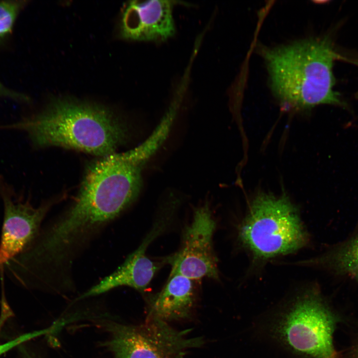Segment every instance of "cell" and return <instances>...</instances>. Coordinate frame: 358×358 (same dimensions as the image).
Here are the masks:
<instances>
[{
  "label": "cell",
  "instance_id": "6",
  "mask_svg": "<svg viewBox=\"0 0 358 358\" xmlns=\"http://www.w3.org/2000/svg\"><path fill=\"white\" fill-rule=\"evenodd\" d=\"M105 326L110 335L105 346L115 358H183L204 344L202 338L187 337L191 329L179 331L155 318L139 326L108 322Z\"/></svg>",
  "mask_w": 358,
  "mask_h": 358
},
{
  "label": "cell",
  "instance_id": "1",
  "mask_svg": "<svg viewBox=\"0 0 358 358\" xmlns=\"http://www.w3.org/2000/svg\"><path fill=\"white\" fill-rule=\"evenodd\" d=\"M334 45L325 36L264 51L270 87L282 107L300 111L330 104L350 109L334 90L338 53Z\"/></svg>",
  "mask_w": 358,
  "mask_h": 358
},
{
  "label": "cell",
  "instance_id": "13",
  "mask_svg": "<svg viewBox=\"0 0 358 358\" xmlns=\"http://www.w3.org/2000/svg\"><path fill=\"white\" fill-rule=\"evenodd\" d=\"M23 1H0V40L11 32Z\"/></svg>",
  "mask_w": 358,
  "mask_h": 358
},
{
  "label": "cell",
  "instance_id": "15",
  "mask_svg": "<svg viewBox=\"0 0 358 358\" xmlns=\"http://www.w3.org/2000/svg\"><path fill=\"white\" fill-rule=\"evenodd\" d=\"M0 95L6 96L11 97L14 98H18V99H20V97H21V95H20L19 94H17L14 92H11V91L7 90L5 87H4L0 83Z\"/></svg>",
  "mask_w": 358,
  "mask_h": 358
},
{
  "label": "cell",
  "instance_id": "8",
  "mask_svg": "<svg viewBox=\"0 0 358 358\" xmlns=\"http://www.w3.org/2000/svg\"><path fill=\"white\" fill-rule=\"evenodd\" d=\"M2 196L4 215L0 240V269L32 245L48 212L63 198H55L34 207L28 201L16 202L5 193Z\"/></svg>",
  "mask_w": 358,
  "mask_h": 358
},
{
  "label": "cell",
  "instance_id": "7",
  "mask_svg": "<svg viewBox=\"0 0 358 358\" xmlns=\"http://www.w3.org/2000/svg\"><path fill=\"white\" fill-rule=\"evenodd\" d=\"M216 223L207 202L194 211L193 219L183 234L179 250L166 259L171 266L170 275L179 274L190 279H218L217 260L212 237Z\"/></svg>",
  "mask_w": 358,
  "mask_h": 358
},
{
  "label": "cell",
  "instance_id": "5",
  "mask_svg": "<svg viewBox=\"0 0 358 358\" xmlns=\"http://www.w3.org/2000/svg\"><path fill=\"white\" fill-rule=\"evenodd\" d=\"M335 318L313 292L299 297L279 320V339L294 353L310 358H337L333 344Z\"/></svg>",
  "mask_w": 358,
  "mask_h": 358
},
{
  "label": "cell",
  "instance_id": "2",
  "mask_svg": "<svg viewBox=\"0 0 358 358\" xmlns=\"http://www.w3.org/2000/svg\"><path fill=\"white\" fill-rule=\"evenodd\" d=\"M38 147L59 146L101 157L127 139L128 124L103 106L71 99L52 102L40 114L17 125Z\"/></svg>",
  "mask_w": 358,
  "mask_h": 358
},
{
  "label": "cell",
  "instance_id": "11",
  "mask_svg": "<svg viewBox=\"0 0 358 358\" xmlns=\"http://www.w3.org/2000/svg\"><path fill=\"white\" fill-rule=\"evenodd\" d=\"M194 300L192 280L179 274L170 275L163 288L152 299L147 318L165 322L186 318Z\"/></svg>",
  "mask_w": 358,
  "mask_h": 358
},
{
  "label": "cell",
  "instance_id": "9",
  "mask_svg": "<svg viewBox=\"0 0 358 358\" xmlns=\"http://www.w3.org/2000/svg\"><path fill=\"white\" fill-rule=\"evenodd\" d=\"M176 1L165 0L130 1L124 5L120 36L126 40L163 42L174 35L173 11Z\"/></svg>",
  "mask_w": 358,
  "mask_h": 358
},
{
  "label": "cell",
  "instance_id": "12",
  "mask_svg": "<svg viewBox=\"0 0 358 358\" xmlns=\"http://www.w3.org/2000/svg\"><path fill=\"white\" fill-rule=\"evenodd\" d=\"M315 263L337 274L351 277L358 283V234L317 259Z\"/></svg>",
  "mask_w": 358,
  "mask_h": 358
},
{
  "label": "cell",
  "instance_id": "18",
  "mask_svg": "<svg viewBox=\"0 0 358 358\" xmlns=\"http://www.w3.org/2000/svg\"><path fill=\"white\" fill-rule=\"evenodd\" d=\"M356 358H358V349L357 353Z\"/></svg>",
  "mask_w": 358,
  "mask_h": 358
},
{
  "label": "cell",
  "instance_id": "16",
  "mask_svg": "<svg viewBox=\"0 0 358 358\" xmlns=\"http://www.w3.org/2000/svg\"><path fill=\"white\" fill-rule=\"evenodd\" d=\"M338 60L353 64L358 67V58L345 56L338 53ZM356 97L358 99V92L356 94Z\"/></svg>",
  "mask_w": 358,
  "mask_h": 358
},
{
  "label": "cell",
  "instance_id": "10",
  "mask_svg": "<svg viewBox=\"0 0 358 358\" xmlns=\"http://www.w3.org/2000/svg\"><path fill=\"white\" fill-rule=\"evenodd\" d=\"M160 233L159 229L153 227L138 248L115 271L86 291L76 300L96 296L121 286H128L140 291L146 289L157 271L167 262L166 259L162 262L152 260L146 253L150 243Z\"/></svg>",
  "mask_w": 358,
  "mask_h": 358
},
{
  "label": "cell",
  "instance_id": "4",
  "mask_svg": "<svg viewBox=\"0 0 358 358\" xmlns=\"http://www.w3.org/2000/svg\"><path fill=\"white\" fill-rule=\"evenodd\" d=\"M242 241L257 256L268 258L296 251L307 236L298 211L286 195L259 193L241 226Z\"/></svg>",
  "mask_w": 358,
  "mask_h": 358
},
{
  "label": "cell",
  "instance_id": "3",
  "mask_svg": "<svg viewBox=\"0 0 358 358\" xmlns=\"http://www.w3.org/2000/svg\"><path fill=\"white\" fill-rule=\"evenodd\" d=\"M155 153L143 142L128 151L96 160L88 166L75 198L118 217L138 196L142 170Z\"/></svg>",
  "mask_w": 358,
  "mask_h": 358
},
{
  "label": "cell",
  "instance_id": "17",
  "mask_svg": "<svg viewBox=\"0 0 358 358\" xmlns=\"http://www.w3.org/2000/svg\"><path fill=\"white\" fill-rule=\"evenodd\" d=\"M22 358H34L33 357L30 355L25 349L23 348L21 350Z\"/></svg>",
  "mask_w": 358,
  "mask_h": 358
},
{
  "label": "cell",
  "instance_id": "14",
  "mask_svg": "<svg viewBox=\"0 0 358 358\" xmlns=\"http://www.w3.org/2000/svg\"><path fill=\"white\" fill-rule=\"evenodd\" d=\"M48 330L45 329L36 331L19 336L18 337L0 345V356L15 347L23 344L35 337L48 333Z\"/></svg>",
  "mask_w": 358,
  "mask_h": 358
}]
</instances>
